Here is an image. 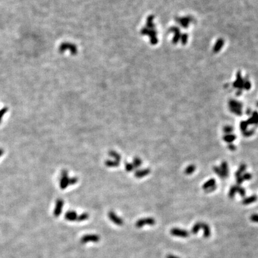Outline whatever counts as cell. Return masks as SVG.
Listing matches in <instances>:
<instances>
[{
    "label": "cell",
    "instance_id": "cell-1",
    "mask_svg": "<svg viewBox=\"0 0 258 258\" xmlns=\"http://www.w3.org/2000/svg\"><path fill=\"white\" fill-rule=\"evenodd\" d=\"M201 230H203V235L205 238H208L211 235V230L209 225L206 223L201 222L195 224L192 228L191 232L192 234H196Z\"/></svg>",
    "mask_w": 258,
    "mask_h": 258
},
{
    "label": "cell",
    "instance_id": "cell-2",
    "mask_svg": "<svg viewBox=\"0 0 258 258\" xmlns=\"http://www.w3.org/2000/svg\"><path fill=\"white\" fill-rule=\"evenodd\" d=\"M228 106H229L230 111L232 113L235 114L237 116H242L243 114V112H242L243 105L241 102L235 100H230Z\"/></svg>",
    "mask_w": 258,
    "mask_h": 258
},
{
    "label": "cell",
    "instance_id": "cell-3",
    "mask_svg": "<svg viewBox=\"0 0 258 258\" xmlns=\"http://www.w3.org/2000/svg\"><path fill=\"white\" fill-rule=\"evenodd\" d=\"M236 193H238L242 197H244L246 196V190L244 188H243L240 185H235L232 186L228 192V197L230 199H233L235 197Z\"/></svg>",
    "mask_w": 258,
    "mask_h": 258
},
{
    "label": "cell",
    "instance_id": "cell-4",
    "mask_svg": "<svg viewBox=\"0 0 258 258\" xmlns=\"http://www.w3.org/2000/svg\"><path fill=\"white\" fill-rule=\"evenodd\" d=\"M70 185V178L68 176V173L67 170H63L61 173V177L60 180V188L62 190H65Z\"/></svg>",
    "mask_w": 258,
    "mask_h": 258
},
{
    "label": "cell",
    "instance_id": "cell-5",
    "mask_svg": "<svg viewBox=\"0 0 258 258\" xmlns=\"http://www.w3.org/2000/svg\"><path fill=\"white\" fill-rule=\"evenodd\" d=\"M155 220L154 218L145 217V218H142L138 220L136 222V226L138 228H141L145 225L152 226V225H155Z\"/></svg>",
    "mask_w": 258,
    "mask_h": 258
},
{
    "label": "cell",
    "instance_id": "cell-6",
    "mask_svg": "<svg viewBox=\"0 0 258 258\" xmlns=\"http://www.w3.org/2000/svg\"><path fill=\"white\" fill-rule=\"evenodd\" d=\"M170 234L172 235L177 237H181V238H186L190 236V233L184 230V229H181L179 228H173L170 230Z\"/></svg>",
    "mask_w": 258,
    "mask_h": 258
},
{
    "label": "cell",
    "instance_id": "cell-7",
    "mask_svg": "<svg viewBox=\"0 0 258 258\" xmlns=\"http://www.w3.org/2000/svg\"><path fill=\"white\" fill-rule=\"evenodd\" d=\"M100 240V237L96 234H87L84 235L81 239V243L83 244L87 243L88 242L97 243Z\"/></svg>",
    "mask_w": 258,
    "mask_h": 258
},
{
    "label": "cell",
    "instance_id": "cell-8",
    "mask_svg": "<svg viewBox=\"0 0 258 258\" xmlns=\"http://www.w3.org/2000/svg\"><path fill=\"white\" fill-rule=\"evenodd\" d=\"M108 217L111 221H112L114 224L117 225L122 226L124 224L123 220L120 217L118 216L117 214L113 211H111L109 212Z\"/></svg>",
    "mask_w": 258,
    "mask_h": 258
},
{
    "label": "cell",
    "instance_id": "cell-9",
    "mask_svg": "<svg viewBox=\"0 0 258 258\" xmlns=\"http://www.w3.org/2000/svg\"><path fill=\"white\" fill-rule=\"evenodd\" d=\"M63 206H64V201L62 199H58L56 201V205H55V208L54 210V212L53 214L55 217H59L60 216V215L61 214L62 210L63 208Z\"/></svg>",
    "mask_w": 258,
    "mask_h": 258
},
{
    "label": "cell",
    "instance_id": "cell-10",
    "mask_svg": "<svg viewBox=\"0 0 258 258\" xmlns=\"http://www.w3.org/2000/svg\"><path fill=\"white\" fill-rule=\"evenodd\" d=\"M78 216V215H77V213L75 212V211L69 210V211L67 212V213H65V218L67 219V221L73 222V221H77Z\"/></svg>",
    "mask_w": 258,
    "mask_h": 258
},
{
    "label": "cell",
    "instance_id": "cell-11",
    "mask_svg": "<svg viewBox=\"0 0 258 258\" xmlns=\"http://www.w3.org/2000/svg\"><path fill=\"white\" fill-rule=\"evenodd\" d=\"M151 172L150 168H144V169H141V170H138L136 173H135V176L137 178H142L147 175H149Z\"/></svg>",
    "mask_w": 258,
    "mask_h": 258
},
{
    "label": "cell",
    "instance_id": "cell-12",
    "mask_svg": "<svg viewBox=\"0 0 258 258\" xmlns=\"http://www.w3.org/2000/svg\"><path fill=\"white\" fill-rule=\"evenodd\" d=\"M258 200V197L255 195H251L250 197H246L245 199H244L243 201H242V204L243 205H249L251 203H253L255 202H256Z\"/></svg>",
    "mask_w": 258,
    "mask_h": 258
},
{
    "label": "cell",
    "instance_id": "cell-13",
    "mask_svg": "<svg viewBox=\"0 0 258 258\" xmlns=\"http://www.w3.org/2000/svg\"><path fill=\"white\" fill-rule=\"evenodd\" d=\"M220 168L223 173L224 178H227L229 176V167L226 161H222L221 164Z\"/></svg>",
    "mask_w": 258,
    "mask_h": 258
},
{
    "label": "cell",
    "instance_id": "cell-14",
    "mask_svg": "<svg viewBox=\"0 0 258 258\" xmlns=\"http://www.w3.org/2000/svg\"><path fill=\"white\" fill-rule=\"evenodd\" d=\"M216 180L215 179H213V178H211V179H208V181H206L205 183L203 185L202 188L205 191V190H208V188H211V187H212L213 186L216 185Z\"/></svg>",
    "mask_w": 258,
    "mask_h": 258
},
{
    "label": "cell",
    "instance_id": "cell-15",
    "mask_svg": "<svg viewBox=\"0 0 258 258\" xmlns=\"http://www.w3.org/2000/svg\"><path fill=\"white\" fill-rule=\"evenodd\" d=\"M237 139V137L234 134H226L224 136L223 140L228 143H232L234 141H235Z\"/></svg>",
    "mask_w": 258,
    "mask_h": 258
},
{
    "label": "cell",
    "instance_id": "cell-16",
    "mask_svg": "<svg viewBox=\"0 0 258 258\" xmlns=\"http://www.w3.org/2000/svg\"><path fill=\"white\" fill-rule=\"evenodd\" d=\"M246 168H247V166H246V164L245 163H242V164H241L240 165L239 167H238V170L235 172V176L237 177V176H242L244 173L246 172Z\"/></svg>",
    "mask_w": 258,
    "mask_h": 258
},
{
    "label": "cell",
    "instance_id": "cell-17",
    "mask_svg": "<svg viewBox=\"0 0 258 258\" xmlns=\"http://www.w3.org/2000/svg\"><path fill=\"white\" fill-rule=\"evenodd\" d=\"M196 167L194 164H190L186 167L184 170L185 174L186 175H192L195 170Z\"/></svg>",
    "mask_w": 258,
    "mask_h": 258
},
{
    "label": "cell",
    "instance_id": "cell-18",
    "mask_svg": "<svg viewBox=\"0 0 258 258\" xmlns=\"http://www.w3.org/2000/svg\"><path fill=\"white\" fill-rule=\"evenodd\" d=\"M120 162H118L116 160H108L105 161V165L109 167H116L118 166Z\"/></svg>",
    "mask_w": 258,
    "mask_h": 258
},
{
    "label": "cell",
    "instance_id": "cell-19",
    "mask_svg": "<svg viewBox=\"0 0 258 258\" xmlns=\"http://www.w3.org/2000/svg\"><path fill=\"white\" fill-rule=\"evenodd\" d=\"M213 170L215 174H216L219 177L222 179H224V176L223 175V173L220 168V166H213Z\"/></svg>",
    "mask_w": 258,
    "mask_h": 258
},
{
    "label": "cell",
    "instance_id": "cell-20",
    "mask_svg": "<svg viewBox=\"0 0 258 258\" xmlns=\"http://www.w3.org/2000/svg\"><path fill=\"white\" fill-rule=\"evenodd\" d=\"M109 155L111 157L114 158V160L117 161L118 162H120L121 155L118 153H117V152L114 151H111V152H109Z\"/></svg>",
    "mask_w": 258,
    "mask_h": 258
},
{
    "label": "cell",
    "instance_id": "cell-21",
    "mask_svg": "<svg viewBox=\"0 0 258 258\" xmlns=\"http://www.w3.org/2000/svg\"><path fill=\"white\" fill-rule=\"evenodd\" d=\"M89 217V215L88 213H84L81 215H80L78 216V218H77V221L78 222H83L84 221H86L88 218Z\"/></svg>",
    "mask_w": 258,
    "mask_h": 258
},
{
    "label": "cell",
    "instance_id": "cell-22",
    "mask_svg": "<svg viewBox=\"0 0 258 258\" xmlns=\"http://www.w3.org/2000/svg\"><path fill=\"white\" fill-rule=\"evenodd\" d=\"M248 127L249 125L247 123L246 121H242L240 124V128L242 130V133L244 132L245 131H246L247 130H248Z\"/></svg>",
    "mask_w": 258,
    "mask_h": 258
},
{
    "label": "cell",
    "instance_id": "cell-23",
    "mask_svg": "<svg viewBox=\"0 0 258 258\" xmlns=\"http://www.w3.org/2000/svg\"><path fill=\"white\" fill-rule=\"evenodd\" d=\"M251 118L253 121V124L256 126L258 125V112L257 111H254L252 112L251 114Z\"/></svg>",
    "mask_w": 258,
    "mask_h": 258
},
{
    "label": "cell",
    "instance_id": "cell-24",
    "mask_svg": "<svg viewBox=\"0 0 258 258\" xmlns=\"http://www.w3.org/2000/svg\"><path fill=\"white\" fill-rule=\"evenodd\" d=\"M133 166L134 167V168H138L141 166L142 164V160L141 158H138V157H135L133 159Z\"/></svg>",
    "mask_w": 258,
    "mask_h": 258
},
{
    "label": "cell",
    "instance_id": "cell-25",
    "mask_svg": "<svg viewBox=\"0 0 258 258\" xmlns=\"http://www.w3.org/2000/svg\"><path fill=\"white\" fill-rule=\"evenodd\" d=\"M234 128L231 125H225L223 128L224 132L226 134H231L233 132Z\"/></svg>",
    "mask_w": 258,
    "mask_h": 258
},
{
    "label": "cell",
    "instance_id": "cell-26",
    "mask_svg": "<svg viewBox=\"0 0 258 258\" xmlns=\"http://www.w3.org/2000/svg\"><path fill=\"white\" fill-rule=\"evenodd\" d=\"M255 132V129H251L250 130H247L246 131H245L244 132H243V136H244L245 137H250L251 136H252L254 133Z\"/></svg>",
    "mask_w": 258,
    "mask_h": 258
},
{
    "label": "cell",
    "instance_id": "cell-27",
    "mask_svg": "<svg viewBox=\"0 0 258 258\" xmlns=\"http://www.w3.org/2000/svg\"><path fill=\"white\" fill-rule=\"evenodd\" d=\"M134 167L132 163H127L125 164V170L126 171L130 172L133 171V170H134Z\"/></svg>",
    "mask_w": 258,
    "mask_h": 258
},
{
    "label": "cell",
    "instance_id": "cell-28",
    "mask_svg": "<svg viewBox=\"0 0 258 258\" xmlns=\"http://www.w3.org/2000/svg\"><path fill=\"white\" fill-rule=\"evenodd\" d=\"M242 177L244 179V181H249L252 178V175L250 173L245 172L242 175Z\"/></svg>",
    "mask_w": 258,
    "mask_h": 258
},
{
    "label": "cell",
    "instance_id": "cell-29",
    "mask_svg": "<svg viewBox=\"0 0 258 258\" xmlns=\"http://www.w3.org/2000/svg\"><path fill=\"white\" fill-rule=\"evenodd\" d=\"M250 221L255 223H258V214H253L250 217Z\"/></svg>",
    "mask_w": 258,
    "mask_h": 258
},
{
    "label": "cell",
    "instance_id": "cell-30",
    "mask_svg": "<svg viewBox=\"0 0 258 258\" xmlns=\"http://www.w3.org/2000/svg\"><path fill=\"white\" fill-rule=\"evenodd\" d=\"M7 112V108H4L0 110V123L2 121V117H4V116L5 115V114Z\"/></svg>",
    "mask_w": 258,
    "mask_h": 258
},
{
    "label": "cell",
    "instance_id": "cell-31",
    "mask_svg": "<svg viewBox=\"0 0 258 258\" xmlns=\"http://www.w3.org/2000/svg\"><path fill=\"white\" fill-rule=\"evenodd\" d=\"M227 147H228V150H230L231 151H235L236 149H237L236 146L234 144H233V143H228Z\"/></svg>",
    "mask_w": 258,
    "mask_h": 258
},
{
    "label": "cell",
    "instance_id": "cell-32",
    "mask_svg": "<svg viewBox=\"0 0 258 258\" xmlns=\"http://www.w3.org/2000/svg\"><path fill=\"white\" fill-rule=\"evenodd\" d=\"M216 185H215V186H212V187H211V188H208V190H205V192H206V193H210V192H213L214 191H215V190H216Z\"/></svg>",
    "mask_w": 258,
    "mask_h": 258
},
{
    "label": "cell",
    "instance_id": "cell-33",
    "mask_svg": "<svg viewBox=\"0 0 258 258\" xmlns=\"http://www.w3.org/2000/svg\"><path fill=\"white\" fill-rule=\"evenodd\" d=\"M166 258H180L179 257H178V256H175V255H171V254H170V255H168L167 256Z\"/></svg>",
    "mask_w": 258,
    "mask_h": 258
},
{
    "label": "cell",
    "instance_id": "cell-34",
    "mask_svg": "<svg viewBox=\"0 0 258 258\" xmlns=\"http://www.w3.org/2000/svg\"><path fill=\"white\" fill-rule=\"evenodd\" d=\"M3 153H4V151H3V150H2L1 148H0V157H1V156L2 155Z\"/></svg>",
    "mask_w": 258,
    "mask_h": 258
},
{
    "label": "cell",
    "instance_id": "cell-35",
    "mask_svg": "<svg viewBox=\"0 0 258 258\" xmlns=\"http://www.w3.org/2000/svg\"><path fill=\"white\" fill-rule=\"evenodd\" d=\"M257 107H258V102L257 103Z\"/></svg>",
    "mask_w": 258,
    "mask_h": 258
}]
</instances>
